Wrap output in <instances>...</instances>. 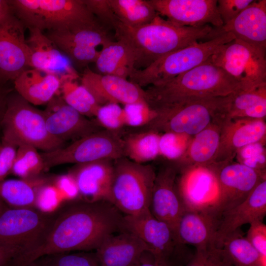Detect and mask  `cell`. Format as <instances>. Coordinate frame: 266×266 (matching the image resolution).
Returning <instances> with one entry per match:
<instances>
[{"label": "cell", "mask_w": 266, "mask_h": 266, "mask_svg": "<svg viewBox=\"0 0 266 266\" xmlns=\"http://www.w3.org/2000/svg\"><path fill=\"white\" fill-rule=\"evenodd\" d=\"M59 208L43 243L18 258L15 266H26L47 255L96 250L108 236L123 231V216L109 202L78 199Z\"/></svg>", "instance_id": "cell-1"}, {"label": "cell", "mask_w": 266, "mask_h": 266, "mask_svg": "<svg viewBox=\"0 0 266 266\" xmlns=\"http://www.w3.org/2000/svg\"><path fill=\"white\" fill-rule=\"evenodd\" d=\"M209 25L200 27L176 25L158 14L150 22L129 27L120 22L115 29V37L127 45L135 60V67H146L162 57L208 38L213 30Z\"/></svg>", "instance_id": "cell-2"}, {"label": "cell", "mask_w": 266, "mask_h": 266, "mask_svg": "<svg viewBox=\"0 0 266 266\" xmlns=\"http://www.w3.org/2000/svg\"><path fill=\"white\" fill-rule=\"evenodd\" d=\"M240 90L226 71L208 60L160 84L144 90V99L158 110L192 100L227 96Z\"/></svg>", "instance_id": "cell-3"}, {"label": "cell", "mask_w": 266, "mask_h": 266, "mask_svg": "<svg viewBox=\"0 0 266 266\" xmlns=\"http://www.w3.org/2000/svg\"><path fill=\"white\" fill-rule=\"evenodd\" d=\"M8 2L14 15L28 29L75 30L101 26L83 0H10Z\"/></svg>", "instance_id": "cell-4"}, {"label": "cell", "mask_w": 266, "mask_h": 266, "mask_svg": "<svg viewBox=\"0 0 266 266\" xmlns=\"http://www.w3.org/2000/svg\"><path fill=\"white\" fill-rule=\"evenodd\" d=\"M235 39L224 33L204 42H196L170 52L141 69H135L129 80L141 88L165 83L207 61L223 45Z\"/></svg>", "instance_id": "cell-5"}, {"label": "cell", "mask_w": 266, "mask_h": 266, "mask_svg": "<svg viewBox=\"0 0 266 266\" xmlns=\"http://www.w3.org/2000/svg\"><path fill=\"white\" fill-rule=\"evenodd\" d=\"M1 129L2 141L17 146L27 144L48 152L62 147L65 143L47 131L43 110L34 107L17 92L7 96Z\"/></svg>", "instance_id": "cell-6"}, {"label": "cell", "mask_w": 266, "mask_h": 266, "mask_svg": "<svg viewBox=\"0 0 266 266\" xmlns=\"http://www.w3.org/2000/svg\"><path fill=\"white\" fill-rule=\"evenodd\" d=\"M112 203L125 215L138 214L150 209L156 172L149 165L125 157L114 161Z\"/></svg>", "instance_id": "cell-7"}, {"label": "cell", "mask_w": 266, "mask_h": 266, "mask_svg": "<svg viewBox=\"0 0 266 266\" xmlns=\"http://www.w3.org/2000/svg\"><path fill=\"white\" fill-rule=\"evenodd\" d=\"M55 212L46 213L34 207H8L0 215V247L15 250L19 254L17 258L34 250L44 241Z\"/></svg>", "instance_id": "cell-8"}, {"label": "cell", "mask_w": 266, "mask_h": 266, "mask_svg": "<svg viewBox=\"0 0 266 266\" xmlns=\"http://www.w3.org/2000/svg\"><path fill=\"white\" fill-rule=\"evenodd\" d=\"M155 111L156 116L146 130L191 136L214 120L226 117L225 97L192 100Z\"/></svg>", "instance_id": "cell-9"}, {"label": "cell", "mask_w": 266, "mask_h": 266, "mask_svg": "<svg viewBox=\"0 0 266 266\" xmlns=\"http://www.w3.org/2000/svg\"><path fill=\"white\" fill-rule=\"evenodd\" d=\"M123 231L132 233L149 247L159 262L167 266H184L193 254L187 245L181 243L169 227L155 218L150 209L133 215H125Z\"/></svg>", "instance_id": "cell-10"}, {"label": "cell", "mask_w": 266, "mask_h": 266, "mask_svg": "<svg viewBox=\"0 0 266 266\" xmlns=\"http://www.w3.org/2000/svg\"><path fill=\"white\" fill-rule=\"evenodd\" d=\"M45 170L63 164H82L124 157V140L117 132L102 129L66 147L40 153Z\"/></svg>", "instance_id": "cell-11"}, {"label": "cell", "mask_w": 266, "mask_h": 266, "mask_svg": "<svg viewBox=\"0 0 266 266\" xmlns=\"http://www.w3.org/2000/svg\"><path fill=\"white\" fill-rule=\"evenodd\" d=\"M266 51L234 39L208 60L231 75L240 90H249L266 84Z\"/></svg>", "instance_id": "cell-12"}, {"label": "cell", "mask_w": 266, "mask_h": 266, "mask_svg": "<svg viewBox=\"0 0 266 266\" xmlns=\"http://www.w3.org/2000/svg\"><path fill=\"white\" fill-rule=\"evenodd\" d=\"M178 193L186 211L204 213L219 219L222 202L217 176L208 165L179 170Z\"/></svg>", "instance_id": "cell-13"}, {"label": "cell", "mask_w": 266, "mask_h": 266, "mask_svg": "<svg viewBox=\"0 0 266 266\" xmlns=\"http://www.w3.org/2000/svg\"><path fill=\"white\" fill-rule=\"evenodd\" d=\"M45 34L73 65L79 67L95 63L99 54L97 47L112 40L108 31L101 26L75 30L47 31Z\"/></svg>", "instance_id": "cell-14"}, {"label": "cell", "mask_w": 266, "mask_h": 266, "mask_svg": "<svg viewBox=\"0 0 266 266\" xmlns=\"http://www.w3.org/2000/svg\"><path fill=\"white\" fill-rule=\"evenodd\" d=\"M207 165L214 171L220 187L221 215L244 200L262 180L266 179V174L239 163L227 161Z\"/></svg>", "instance_id": "cell-15"}, {"label": "cell", "mask_w": 266, "mask_h": 266, "mask_svg": "<svg viewBox=\"0 0 266 266\" xmlns=\"http://www.w3.org/2000/svg\"><path fill=\"white\" fill-rule=\"evenodd\" d=\"M24 25L14 15L0 24V80H14L30 68Z\"/></svg>", "instance_id": "cell-16"}, {"label": "cell", "mask_w": 266, "mask_h": 266, "mask_svg": "<svg viewBox=\"0 0 266 266\" xmlns=\"http://www.w3.org/2000/svg\"><path fill=\"white\" fill-rule=\"evenodd\" d=\"M156 12L182 27L223 26L216 0H149Z\"/></svg>", "instance_id": "cell-17"}, {"label": "cell", "mask_w": 266, "mask_h": 266, "mask_svg": "<svg viewBox=\"0 0 266 266\" xmlns=\"http://www.w3.org/2000/svg\"><path fill=\"white\" fill-rule=\"evenodd\" d=\"M43 112L48 132L64 142L103 129L96 121L88 119L68 105L60 95L53 97Z\"/></svg>", "instance_id": "cell-18"}, {"label": "cell", "mask_w": 266, "mask_h": 266, "mask_svg": "<svg viewBox=\"0 0 266 266\" xmlns=\"http://www.w3.org/2000/svg\"><path fill=\"white\" fill-rule=\"evenodd\" d=\"M177 171L171 164L163 167L156 173L150 210L155 218L169 227L178 240V226L186 210L178 191Z\"/></svg>", "instance_id": "cell-19"}, {"label": "cell", "mask_w": 266, "mask_h": 266, "mask_svg": "<svg viewBox=\"0 0 266 266\" xmlns=\"http://www.w3.org/2000/svg\"><path fill=\"white\" fill-rule=\"evenodd\" d=\"M81 84L100 105L108 103L126 105L146 101L144 90L126 78L94 72L88 67L82 74Z\"/></svg>", "instance_id": "cell-20"}, {"label": "cell", "mask_w": 266, "mask_h": 266, "mask_svg": "<svg viewBox=\"0 0 266 266\" xmlns=\"http://www.w3.org/2000/svg\"><path fill=\"white\" fill-rule=\"evenodd\" d=\"M266 133L264 119L226 118L222 124L217 151L209 164L232 161L240 149L264 141Z\"/></svg>", "instance_id": "cell-21"}, {"label": "cell", "mask_w": 266, "mask_h": 266, "mask_svg": "<svg viewBox=\"0 0 266 266\" xmlns=\"http://www.w3.org/2000/svg\"><path fill=\"white\" fill-rule=\"evenodd\" d=\"M112 161L102 160L76 165L69 171L76 182L79 199L89 202L106 201L112 203L114 174Z\"/></svg>", "instance_id": "cell-22"}, {"label": "cell", "mask_w": 266, "mask_h": 266, "mask_svg": "<svg viewBox=\"0 0 266 266\" xmlns=\"http://www.w3.org/2000/svg\"><path fill=\"white\" fill-rule=\"evenodd\" d=\"M231 33L235 39L266 50V0H254L234 19L213 28L209 38Z\"/></svg>", "instance_id": "cell-23"}, {"label": "cell", "mask_w": 266, "mask_h": 266, "mask_svg": "<svg viewBox=\"0 0 266 266\" xmlns=\"http://www.w3.org/2000/svg\"><path fill=\"white\" fill-rule=\"evenodd\" d=\"M266 214V179H264L244 200L221 214L217 228L216 243L219 246L244 225L263 221Z\"/></svg>", "instance_id": "cell-24"}, {"label": "cell", "mask_w": 266, "mask_h": 266, "mask_svg": "<svg viewBox=\"0 0 266 266\" xmlns=\"http://www.w3.org/2000/svg\"><path fill=\"white\" fill-rule=\"evenodd\" d=\"M26 39L30 52V67L59 76H79L69 58L41 30L29 28Z\"/></svg>", "instance_id": "cell-25"}, {"label": "cell", "mask_w": 266, "mask_h": 266, "mask_svg": "<svg viewBox=\"0 0 266 266\" xmlns=\"http://www.w3.org/2000/svg\"><path fill=\"white\" fill-rule=\"evenodd\" d=\"M95 251L100 266H133L150 249L134 234L122 231L108 236Z\"/></svg>", "instance_id": "cell-26"}, {"label": "cell", "mask_w": 266, "mask_h": 266, "mask_svg": "<svg viewBox=\"0 0 266 266\" xmlns=\"http://www.w3.org/2000/svg\"><path fill=\"white\" fill-rule=\"evenodd\" d=\"M16 92L31 104H47L59 95L61 76L42 70L29 68L14 80Z\"/></svg>", "instance_id": "cell-27"}, {"label": "cell", "mask_w": 266, "mask_h": 266, "mask_svg": "<svg viewBox=\"0 0 266 266\" xmlns=\"http://www.w3.org/2000/svg\"><path fill=\"white\" fill-rule=\"evenodd\" d=\"M225 119L214 120L194 135L184 154L172 163L177 170L210 163L217 151L222 126Z\"/></svg>", "instance_id": "cell-28"}, {"label": "cell", "mask_w": 266, "mask_h": 266, "mask_svg": "<svg viewBox=\"0 0 266 266\" xmlns=\"http://www.w3.org/2000/svg\"><path fill=\"white\" fill-rule=\"evenodd\" d=\"M219 219L204 213L185 211L177 229L179 241L185 245L202 249L216 242Z\"/></svg>", "instance_id": "cell-29"}, {"label": "cell", "mask_w": 266, "mask_h": 266, "mask_svg": "<svg viewBox=\"0 0 266 266\" xmlns=\"http://www.w3.org/2000/svg\"><path fill=\"white\" fill-rule=\"evenodd\" d=\"M227 118L262 119L266 115V84L226 97Z\"/></svg>", "instance_id": "cell-30"}, {"label": "cell", "mask_w": 266, "mask_h": 266, "mask_svg": "<svg viewBox=\"0 0 266 266\" xmlns=\"http://www.w3.org/2000/svg\"><path fill=\"white\" fill-rule=\"evenodd\" d=\"M95 63L99 73L126 79L136 69L132 51L120 40L103 44Z\"/></svg>", "instance_id": "cell-31"}, {"label": "cell", "mask_w": 266, "mask_h": 266, "mask_svg": "<svg viewBox=\"0 0 266 266\" xmlns=\"http://www.w3.org/2000/svg\"><path fill=\"white\" fill-rule=\"evenodd\" d=\"M40 176L28 179H10L0 182V199L9 207H35L38 189L50 181Z\"/></svg>", "instance_id": "cell-32"}, {"label": "cell", "mask_w": 266, "mask_h": 266, "mask_svg": "<svg viewBox=\"0 0 266 266\" xmlns=\"http://www.w3.org/2000/svg\"><path fill=\"white\" fill-rule=\"evenodd\" d=\"M161 134L146 129L129 134L123 138L124 157L139 164L154 160L160 155Z\"/></svg>", "instance_id": "cell-33"}, {"label": "cell", "mask_w": 266, "mask_h": 266, "mask_svg": "<svg viewBox=\"0 0 266 266\" xmlns=\"http://www.w3.org/2000/svg\"><path fill=\"white\" fill-rule=\"evenodd\" d=\"M79 76L65 75L61 76L59 95L71 107L85 117H95L101 106L92 94L77 82Z\"/></svg>", "instance_id": "cell-34"}, {"label": "cell", "mask_w": 266, "mask_h": 266, "mask_svg": "<svg viewBox=\"0 0 266 266\" xmlns=\"http://www.w3.org/2000/svg\"><path fill=\"white\" fill-rule=\"evenodd\" d=\"M234 266H266V257H262L240 229L224 239L219 245Z\"/></svg>", "instance_id": "cell-35"}, {"label": "cell", "mask_w": 266, "mask_h": 266, "mask_svg": "<svg viewBox=\"0 0 266 266\" xmlns=\"http://www.w3.org/2000/svg\"><path fill=\"white\" fill-rule=\"evenodd\" d=\"M119 21L129 27H137L152 21L158 13L149 0H108Z\"/></svg>", "instance_id": "cell-36"}, {"label": "cell", "mask_w": 266, "mask_h": 266, "mask_svg": "<svg viewBox=\"0 0 266 266\" xmlns=\"http://www.w3.org/2000/svg\"><path fill=\"white\" fill-rule=\"evenodd\" d=\"M37 150L29 144H19L11 173L22 179L40 176L45 170V166L43 159Z\"/></svg>", "instance_id": "cell-37"}, {"label": "cell", "mask_w": 266, "mask_h": 266, "mask_svg": "<svg viewBox=\"0 0 266 266\" xmlns=\"http://www.w3.org/2000/svg\"><path fill=\"white\" fill-rule=\"evenodd\" d=\"M91 251L47 255L33 262L38 266H100L96 251Z\"/></svg>", "instance_id": "cell-38"}, {"label": "cell", "mask_w": 266, "mask_h": 266, "mask_svg": "<svg viewBox=\"0 0 266 266\" xmlns=\"http://www.w3.org/2000/svg\"><path fill=\"white\" fill-rule=\"evenodd\" d=\"M192 138L184 134L161 133L159 141L160 155L172 161V163L175 162L184 154Z\"/></svg>", "instance_id": "cell-39"}, {"label": "cell", "mask_w": 266, "mask_h": 266, "mask_svg": "<svg viewBox=\"0 0 266 266\" xmlns=\"http://www.w3.org/2000/svg\"><path fill=\"white\" fill-rule=\"evenodd\" d=\"M185 266H234L222 248L217 243L196 249Z\"/></svg>", "instance_id": "cell-40"}, {"label": "cell", "mask_w": 266, "mask_h": 266, "mask_svg": "<svg viewBox=\"0 0 266 266\" xmlns=\"http://www.w3.org/2000/svg\"><path fill=\"white\" fill-rule=\"evenodd\" d=\"M96 121L104 129L117 132L125 126V111L119 104L101 105L95 116Z\"/></svg>", "instance_id": "cell-41"}, {"label": "cell", "mask_w": 266, "mask_h": 266, "mask_svg": "<svg viewBox=\"0 0 266 266\" xmlns=\"http://www.w3.org/2000/svg\"><path fill=\"white\" fill-rule=\"evenodd\" d=\"M65 201L60 191L51 180L38 190L35 202V207L46 213H52Z\"/></svg>", "instance_id": "cell-42"}, {"label": "cell", "mask_w": 266, "mask_h": 266, "mask_svg": "<svg viewBox=\"0 0 266 266\" xmlns=\"http://www.w3.org/2000/svg\"><path fill=\"white\" fill-rule=\"evenodd\" d=\"M125 126L146 127L155 117L156 111L146 101L124 105Z\"/></svg>", "instance_id": "cell-43"}, {"label": "cell", "mask_w": 266, "mask_h": 266, "mask_svg": "<svg viewBox=\"0 0 266 266\" xmlns=\"http://www.w3.org/2000/svg\"><path fill=\"white\" fill-rule=\"evenodd\" d=\"M263 145V142L261 141L240 149L236 154L241 160L239 163L266 174V157Z\"/></svg>", "instance_id": "cell-44"}, {"label": "cell", "mask_w": 266, "mask_h": 266, "mask_svg": "<svg viewBox=\"0 0 266 266\" xmlns=\"http://www.w3.org/2000/svg\"><path fill=\"white\" fill-rule=\"evenodd\" d=\"M88 9L105 29H114L120 22L108 0H83Z\"/></svg>", "instance_id": "cell-45"}, {"label": "cell", "mask_w": 266, "mask_h": 266, "mask_svg": "<svg viewBox=\"0 0 266 266\" xmlns=\"http://www.w3.org/2000/svg\"><path fill=\"white\" fill-rule=\"evenodd\" d=\"M253 1V0H217V9L223 25L234 19Z\"/></svg>", "instance_id": "cell-46"}, {"label": "cell", "mask_w": 266, "mask_h": 266, "mask_svg": "<svg viewBox=\"0 0 266 266\" xmlns=\"http://www.w3.org/2000/svg\"><path fill=\"white\" fill-rule=\"evenodd\" d=\"M246 237L262 257H266V225L263 221L250 224Z\"/></svg>", "instance_id": "cell-47"}, {"label": "cell", "mask_w": 266, "mask_h": 266, "mask_svg": "<svg viewBox=\"0 0 266 266\" xmlns=\"http://www.w3.org/2000/svg\"><path fill=\"white\" fill-rule=\"evenodd\" d=\"M53 183L66 201L79 199V192L76 182L69 173L55 178Z\"/></svg>", "instance_id": "cell-48"}, {"label": "cell", "mask_w": 266, "mask_h": 266, "mask_svg": "<svg viewBox=\"0 0 266 266\" xmlns=\"http://www.w3.org/2000/svg\"><path fill=\"white\" fill-rule=\"evenodd\" d=\"M0 147V182L11 172L17 146L1 141Z\"/></svg>", "instance_id": "cell-49"}, {"label": "cell", "mask_w": 266, "mask_h": 266, "mask_svg": "<svg viewBox=\"0 0 266 266\" xmlns=\"http://www.w3.org/2000/svg\"><path fill=\"white\" fill-rule=\"evenodd\" d=\"M19 254L14 250L0 247V266H11Z\"/></svg>", "instance_id": "cell-50"}, {"label": "cell", "mask_w": 266, "mask_h": 266, "mask_svg": "<svg viewBox=\"0 0 266 266\" xmlns=\"http://www.w3.org/2000/svg\"><path fill=\"white\" fill-rule=\"evenodd\" d=\"M133 266H167L157 261L148 251L145 252Z\"/></svg>", "instance_id": "cell-51"}, {"label": "cell", "mask_w": 266, "mask_h": 266, "mask_svg": "<svg viewBox=\"0 0 266 266\" xmlns=\"http://www.w3.org/2000/svg\"><path fill=\"white\" fill-rule=\"evenodd\" d=\"M13 14L8 0H0V24Z\"/></svg>", "instance_id": "cell-52"}, {"label": "cell", "mask_w": 266, "mask_h": 266, "mask_svg": "<svg viewBox=\"0 0 266 266\" xmlns=\"http://www.w3.org/2000/svg\"><path fill=\"white\" fill-rule=\"evenodd\" d=\"M7 96L6 94L0 89V129L2 120L6 109Z\"/></svg>", "instance_id": "cell-53"}, {"label": "cell", "mask_w": 266, "mask_h": 266, "mask_svg": "<svg viewBox=\"0 0 266 266\" xmlns=\"http://www.w3.org/2000/svg\"><path fill=\"white\" fill-rule=\"evenodd\" d=\"M0 199V215L2 212L8 207Z\"/></svg>", "instance_id": "cell-54"}, {"label": "cell", "mask_w": 266, "mask_h": 266, "mask_svg": "<svg viewBox=\"0 0 266 266\" xmlns=\"http://www.w3.org/2000/svg\"><path fill=\"white\" fill-rule=\"evenodd\" d=\"M38 266V265H37L35 263H34V262H32L28 265H27L26 266Z\"/></svg>", "instance_id": "cell-55"}, {"label": "cell", "mask_w": 266, "mask_h": 266, "mask_svg": "<svg viewBox=\"0 0 266 266\" xmlns=\"http://www.w3.org/2000/svg\"><path fill=\"white\" fill-rule=\"evenodd\" d=\"M1 143L0 142V146H1Z\"/></svg>", "instance_id": "cell-56"}]
</instances>
